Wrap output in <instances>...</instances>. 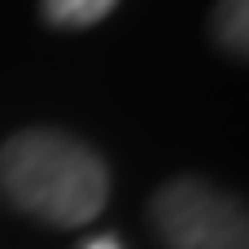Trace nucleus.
Wrapping results in <instances>:
<instances>
[{"label": "nucleus", "instance_id": "1", "mask_svg": "<svg viewBox=\"0 0 249 249\" xmlns=\"http://www.w3.org/2000/svg\"><path fill=\"white\" fill-rule=\"evenodd\" d=\"M0 188L22 214L48 228H83L109 201V171L83 140L26 127L0 149Z\"/></svg>", "mask_w": 249, "mask_h": 249}, {"label": "nucleus", "instance_id": "2", "mask_svg": "<svg viewBox=\"0 0 249 249\" xmlns=\"http://www.w3.org/2000/svg\"><path fill=\"white\" fill-rule=\"evenodd\" d=\"M158 241L166 249H249L245 206L210 179L179 175L149 201Z\"/></svg>", "mask_w": 249, "mask_h": 249}, {"label": "nucleus", "instance_id": "3", "mask_svg": "<svg viewBox=\"0 0 249 249\" xmlns=\"http://www.w3.org/2000/svg\"><path fill=\"white\" fill-rule=\"evenodd\" d=\"M118 0H39V13L48 26H61V31H83V26H96L109 18Z\"/></svg>", "mask_w": 249, "mask_h": 249}, {"label": "nucleus", "instance_id": "4", "mask_svg": "<svg viewBox=\"0 0 249 249\" xmlns=\"http://www.w3.org/2000/svg\"><path fill=\"white\" fill-rule=\"evenodd\" d=\"M214 39L228 57L245 61L249 44V0H219L214 4Z\"/></svg>", "mask_w": 249, "mask_h": 249}, {"label": "nucleus", "instance_id": "5", "mask_svg": "<svg viewBox=\"0 0 249 249\" xmlns=\"http://www.w3.org/2000/svg\"><path fill=\"white\" fill-rule=\"evenodd\" d=\"M83 249H123V245H118L114 236H96V241H88Z\"/></svg>", "mask_w": 249, "mask_h": 249}]
</instances>
